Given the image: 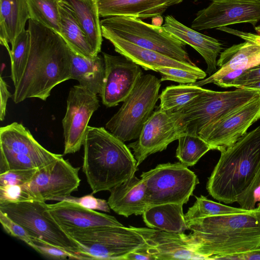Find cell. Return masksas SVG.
Segmentation results:
<instances>
[{
    "label": "cell",
    "instance_id": "cell-31",
    "mask_svg": "<svg viewBox=\"0 0 260 260\" xmlns=\"http://www.w3.org/2000/svg\"><path fill=\"white\" fill-rule=\"evenodd\" d=\"M176 157L186 166H193L208 151L210 145L198 135L186 132L179 138Z\"/></svg>",
    "mask_w": 260,
    "mask_h": 260
},
{
    "label": "cell",
    "instance_id": "cell-19",
    "mask_svg": "<svg viewBox=\"0 0 260 260\" xmlns=\"http://www.w3.org/2000/svg\"><path fill=\"white\" fill-rule=\"evenodd\" d=\"M102 31L103 37L111 42L115 51L145 70L155 71L158 68H173L198 73L204 72L194 64L177 60L158 52L139 47L108 31Z\"/></svg>",
    "mask_w": 260,
    "mask_h": 260
},
{
    "label": "cell",
    "instance_id": "cell-40",
    "mask_svg": "<svg viewBox=\"0 0 260 260\" xmlns=\"http://www.w3.org/2000/svg\"><path fill=\"white\" fill-rule=\"evenodd\" d=\"M56 201H65L77 204L84 208L101 211L110 212V207L108 201L94 197L92 194L85 195L81 197H74L71 195L58 198Z\"/></svg>",
    "mask_w": 260,
    "mask_h": 260
},
{
    "label": "cell",
    "instance_id": "cell-27",
    "mask_svg": "<svg viewBox=\"0 0 260 260\" xmlns=\"http://www.w3.org/2000/svg\"><path fill=\"white\" fill-rule=\"evenodd\" d=\"M70 53L71 79L77 80L83 87L100 94L105 77L104 57L98 55L92 59L86 58L76 54L71 49Z\"/></svg>",
    "mask_w": 260,
    "mask_h": 260
},
{
    "label": "cell",
    "instance_id": "cell-39",
    "mask_svg": "<svg viewBox=\"0 0 260 260\" xmlns=\"http://www.w3.org/2000/svg\"><path fill=\"white\" fill-rule=\"evenodd\" d=\"M38 169L11 170L0 174V186L24 185L32 179Z\"/></svg>",
    "mask_w": 260,
    "mask_h": 260
},
{
    "label": "cell",
    "instance_id": "cell-1",
    "mask_svg": "<svg viewBox=\"0 0 260 260\" xmlns=\"http://www.w3.org/2000/svg\"><path fill=\"white\" fill-rule=\"evenodd\" d=\"M27 29L30 52L12 96L15 104L31 98L46 101L55 86L71 79L70 49L61 36L31 19Z\"/></svg>",
    "mask_w": 260,
    "mask_h": 260
},
{
    "label": "cell",
    "instance_id": "cell-38",
    "mask_svg": "<svg viewBox=\"0 0 260 260\" xmlns=\"http://www.w3.org/2000/svg\"><path fill=\"white\" fill-rule=\"evenodd\" d=\"M35 200L24 184L0 186V202H20Z\"/></svg>",
    "mask_w": 260,
    "mask_h": 260
},
{
    "label": "cell",
    "instance_id": "cell-5",
    "mask_svg": "<svg viewBox=\"0 0 260 260\" xmlns=\"http://www.w3.org/2000/svg\"><path fill=\"white\" fill-rule=\"evenodd\" d=\"M155 229L104 226L64 232L86 259L125 260L129 253L149 246Z\"/></svg>",
    "mask_w": 260,
    "mask_h": 260
},
{
    "label": "cell",
    "instance_id": "cell-7",
    "mask_svg": "<svg viewBox=\"0 0 260 260\" xmlns=\"http://www.w3.org/2000/svg\"><path fill=\"white\" fill-rule=\"evenodd\" d=\"M101 24L102 30L139 47L158 52L180 61L194 64L185 49L186 44L162 26L124 16L106 17L101 20Z\"/></svg>",
    "mask_w": 260,
    "mask_h": 260
},
{
    "label": "cell",
    "instance_id": "cell-25",
    "mask_svg": "<svg viewBox=\"0 0 260 260\" xmlns=\"http://www.w3.org/2000/svg\"><path fill=\"white\" fill-rule=\"evenodd\" d=\"M30 19L27 0H0V42L8 53Z\"/></svg>",
    "mask_w": 260,
    "mask_h": 260
},
{
    "label": "cell",
    "instance_id": "cell-48",
    "mask_svg": "<svg viewBox=\"0 0 260 260\" xmlns=\"http://www.w3.org/2000/svg\"><path fill=\"white\" fill-rule=\"evenodd\" d=\"M241 88H245L260 91V81L244 85Z\"/></svg>",
    "mask_w": 260,
    "mask_h": 260
},
{
    "label": "cell",
    "instance_id": "cell-14",
    "mask_svg": "<svg viewBox=\"0 0 260 260\" xmlns=\"http://www.w3.org/2000/svg\"><path fill=\"white\" fill-rule=\"evenodd\" d=\"M79 170V167H73L61 157L38 169L32 179L24 185L36 200L56 201L78 189L80 183Z\"/></svg>",
    "mask_w": 260,
    "mask_h": 260
},
{
    "label": "cell",
    "instance_id": "cell-3",
    "mask_svg": "<svg viewBox=\"0 0 260 260\" xmlns=\"http://www.w3.org/2000/svg\"><path fill=\"white\" fill-rule=\"evenodd\" d=\"M83 146L82 170L92 194L110 191L138 170L129 147L104 127L88 126Z\"/></svg>",
    "mask_w": 260,
    "mask_h": 260
},
{
    "label": "cell",
    "instance_id": "cell-9",
    "mask_svg": "<svg viewBox=\"0 0 260 260\" xmlns=\"http://www.w3.org/2000/svg\"><path fill=\"white\" fill-rule=\"evenodd\" d=\"M0 174L11 170L40 168L62 157L43 147L22 124L0 128Z\"/></svg>",
    "mask_w": 260,
    "mask_h": 260
},
{
    "label": "cell",
    "instance_id": "cell-26",
    "mask_svg": "<svg viewBox=\"0 0 260 260\" xmlns=\"http://www.w3.org/2000/svg\"><path fill=\"white\" fill-rule=\"evenodd\" d=\"M59 35L73 52L83 57L92 59L96 56L76 17L67 0L58 3Z\"/></svg>",
    "mask_w": 260,
    "mask_h": 260
},
{
    "label": "cell",
    "instance_id": "cell-42",
    "mask_svg": "<svg viewBox=\"0 0 260 260\" xmlns=\"http://www.w3.org/2000/svg\"><path fill=\"white\" fill-rule=\"evenodd\" d=\"M259 81L260 63L245 70L233 82L232 87L241 88L244 85Z\"/></svg>",
    "mask_w": 260,
    "mask_h": 260
},
{
    "label": "cell",
    "instance_id": "cell-22",
    "mask_svg": "<svg viewBox=\"0 0 260 260\" xmlns=\"http://www.w3.org/2000/svg\"><path fill=\"white\" fill-rule=\"evenodd\" d=\"M100 17L131 16L140 19L161 16L183 0H95Z\"/></svg>",
    "mask_w": 260,
    "mask_h": 260
},
{
    "label": "cell",
    "instance_id": "cell-46",
    "mask_svg": "<svg viewBox=\"0 0 260 260\" xmlns=\"http://www.w3.org/2000/svg\"><path fill=\"white\" fill-rule=\"evenodd\" d=\"M221 259L229 260H260V249L250 252L225 256Z\"/></svg>",
    "mask_w": 260,
    "mask_h": 260
},
{
    "label": "cell",
    "instance_id": "cell-32",
    "mask_svg": "<svg viewBox=\"0 0 260 260\" xmlns=\"http://www.w3.org/2000/svg\"><path fill=\"white\" fill-rule=\"evenodd\" d=\"M30 37L28 29H24L11 44L9 53L11 60V77L14 86L19 82L28 59Z\"/></svg>",
    "mask_w": 260,
    "mask_h": 260
},
{
    "label": "cell",
    "instance_id": "cell-49",
    "mask_svg": "<svg viewBox=\"0 0 260 260\" xmlns=\"http://www.w3.org/2000/svg\"><path fill=\"white\" fill-rule=\"evenodd\" d=\"M254 28L258 35H260V25L255 27Z\"/></svg>",
    "mask_w": 260,
    "mask_h": 260
},
{
    "label": "cell",
    "instance_id": "cell-4",
    "mask_svg": "<svg viewBox=\"0 0 260 260\" xmlns=\"http://www.w3.org/2000/svg\"><path fill=\"white\" fill-rule=\"evenodd\" d=\"M220 152L206 189L217 201L232 204L236 202L260 167V126Z\"/></svg>",
    "mask_w": 260,
    "mask_h": 260
},
{
    "label": "cell",
    "instance_id": "cell-45",
    "mask_svg": "<svg viewBox=\"0 0 260 260\" xmlns=\"http://www.w3.org/2000/svg\"><path fill=\"white\" fill-rule=\"evenodd\" d=\"M244 70V69H238L229 72L213 83L224 88L232 87L233 82Z\"/></svg>",
    "mask_w": 260,
    "mask_h": 260
},
{
    "label": "cell",
    "instance_id": "cell-35",
    "mask_svg": "<svg viewBox=\"0 0 260 260\" xmlns=\"http://www.w3.org/2000/svg\"><path fill=\"white\" fill-rule=\"evenodd\" d=\"M28 245L43 256L54 259H84L83 257L61 247L50 244L41 239L31 237Z\"/></svg>",
    "mask_w": 260,
    "mask_h": 260
},
{
    "label": "cell",
    "instance_id": "cell-12",
    "mask_svg": "<svg viewBox=\"0 0 260 260\" xmlns=\"http://www.w3.org/2000/svg\"><path fill=\"white\" fill-rule=\"evenodd\" d=\"M186 131V124L180 112H167L158 108L147 121L137 140L127 146L133 149L139 166L150 155L165 150Z\"/></svg>",
    "mask_w": 260,
    "mask_h": 260
},
{
    "label": "cell",
    "instance_id": "cell-21",
    "mask_svg": "<svg viewBox=\"0 0 260 260\" xmlns=\"http://www.w3.org/2000/svg\"><path fill=\"white\" fill-rule=\"evenodd\" d=\"M156 259H203L189 234L155 229L147 248Z\"/></svg>",
    "mask_w": 260,
    "mask_h": 260
},
{
    "label": "cell",
    "instance_id": "cell-11",
    "mask_svg": "<svg viewBox=\"0 0 260 260\" xmlns=\"http://www.w3.org/2000/svg\"><path fill=\"white\" fill-rule=\"evenodd\" d=\"M47 208L45 202L36 200L0 202V211L21 225L30 237L78 254L85 259L78 244L49 215Z\"/></svg>",
    "mask_w": 260,
    "mask_h": 260
},
{
    "label": "cell",
    "instance_id": "cell-18",
    "mask_svg": "<svg viewBox=\"0 0 260 260\" xmlns=\"http://www.w3.org/2000/svg\"><path fill=\"white\" fill-rule=\"evenodd\" d=\"M47 212L64 232L123 225L113 216L65 201L47 204Z\"/></svg>",
    "mask_w": 260,
    "mask_h": 260
},
{
    "label": "cell",
    "instance_id": "cell-13",
    "mask_svg": "<svg viewBox=\"0 0 260 260\" xmlns=\"http://www.w3.org/2000/svg\"><path fill=\"white\" fill-rule=\"evenodd\" d=\"M67 103L66 113L62 120L63 154L74 153L80 149L89 120L100 107L97 94L79 84L71 88Z\"/></svg>",
    "mask_w": 260,
    "mask_h": 260
},
{
    "label": "cell",
    "instance_id": "cell-6",
    "mask_svg": "<svg viewBox=\"0 0 260 260\" xmlns=\"http://www.w3.org/2000/svg\"><path fill=\"white\" fill-rule=\"evenodd\" d=\"M161 82L152 74L143 75L105 128L124 142L137 139L159 99Z\"/></svg>",
    "mask_w": 260,
    "mask_h": 260
},
{
    "label": "cell",
    "instance_id": "cell-17",
    "mask_svg": "<svg viewBox=\"0 0 260 260\" xmlns=\"http://www.w3.org/2000/svg\"><path fill=\"white\" fill-rule=\"evenodd\" d=\"M105 77L100 95L107 107L123 102L143 75L140 66L124 56L103 52Z\"/></svg>",
    "mask_w": 260,
    "mask_h": 260
},
{
    "label": "cell",
    "instance_id": "cell-37",
    "mask_svg": "<svg viewBox=\"0 0 260 260\" xmlns=\"http://www.w3.org/2000/svg\"><path fill=\"white\" fill-rule=\"evenodd\" d=\"M236 202L246 210L255 209L256 203H260V167L247 187L238 196Z\"/></svg>",
    "mask_w": 260,
    "mask_h": 260
},
{
    "label": "cell",
    "instance_id": "cell-2",
    "mask_svg": "<svg viewBox=\"0 0 260 260\" xmlns=\"http://www.w3.org/2000/svg\"><path fill=\"white\" fill-rule=\"evenodd\" d=\"M189 234L203 259L260 249V203L253 210L187 222Z\"/></svg>",
    "mask_w": 260,
    "mask_h": 260
},
{
    "label": "cell",
    "instance_id": "cell-36",
    "mask_svg": "<svg viewBox=\"0 0 260 260\" xmlns=\"http://www.w3.org/2000/svg\"><path fill=\"white\" fill-rule=\"evenodd\" d=\"M155 72L161 75V81H173L180 84L193 83L198 80L204 79L207 76L205 72L198 73L173 68H158Z\"/></svg>",
    "mask_w": 260,
    "mask_h": 260
},
{
    "label": "cell",
    "instance_id": "cell-30",
    "mask_svg": "<svg viewBox=\"0 0 260 260\" xmlns=\"http://www.w3.org/2000/svg\"><path fill=\"white\" fill-rule=\"evenodd\" d=\"M204 88L190 84L171 85L159 95V109L167 112H176L199 96Z\"/></svg>",
    "mask_w": 260,
    "mask_h": 260
},
{
    "label": "cell",
    "instance_id": "cell-34",
    "mask_svg": "<svg viewBox=\"0 0 260 260\" xmlns=\"http://www.w3.org/2000/svg\"><path fill=\"white\" fill-rule=\"evenodd\" d=\"M195 198L196 202L184 214L186 222L206 217L242 213L247 211L240 207L228 206L214 202L202 195L195 196Z\"/></svg>",
    "mask_w": 260,
    "mask_h": 260
},
{
    "label": "cell",
    "instance_id": "cell-23",
    "mask_svg": "<svg viewBox=\"0 0 260 260\" xmlns=\"http://www.w3.org/2000/svg\"><path fill=\"white\" fill-rule=\"evenodd\" d=\"M108 204L117 214L126 217L142 215L149 207L146 185L134 175L110 190Z\"/></svg>",
    "mask_w": 260,
    "mask_h": 260
},
{
    "label": "cell",
    "instance_id": "cell-15",
    "mask_svg": "<svg viewBox=\"0 0 260 260\" xmlns=\"http://www.w3.org/2000/svg\"><path fill=\"white\" fill-rule=\"evenodd\" d=\"M259 20L260 0H212L197 13L191 27L198 31L240 23L254 26Z\"/></svg>",
    "mask_w": 260,
    "mask_h": 260
},
{
    "label": "cell",
    "instance_id": "cell-20",
    "mask_svg": "<svg viewBox=\"0 0 260 260\" xmlns=\"http://www.w3.org/2000/svg\"><path fill=\"white\" fill-rule=\"evenodd\" d=\"M162 26L169 32L200 54L207 64L206 72L209 75L216 71L217 58L223 49L222 43L218 40L187 27L171 15L165 17Z\"/></svg>",
    "mask_w": 260,
    "mask_h": 260
},
{
    "label": "cell",
    "instance_id": "cell-41",
    "mask_svg": "<svg viewBox=\"0 0 260 260\" xmlns=\"http://www.w3.org/2000/svg\"><path fill=\"white\" fill-rule=\"evenodd\" d=\"M0 221L4 229L8 234L28 245L31 241V237L26 231L1 211Z\"/></svg>",
    "mask_w": 260,
    "mask_h": 260
},
{
    "label": "cell",
    "instance_id": "cell-24",
    "mask_svg": "<svg viewBox=\"0 0 260 260\" xmlns=\"http://www.w3.org/2000/svg\"><path fill=\"white\" fill-rule=\"evenodd\" d=\"M260 63V45L246 41L234 45L222 51L217 61L219 69L206 79L190 84L201 87L213 83L229 72L244 69Z\"/></svg>",
    "mask_w": 260,
    "mask_h": 260
},
{
    "label": "cell",
    "instance_id": "cell-47",
    "mask_svg": "<svg viewBox=\"0 0 260 260\" xmlns=\"http://www.w3.org/2000/svg\"><path fill=\"white\" fill-rule=\"evenodd\" d=\"M147 248L139 249L129 253L125 260H155L154 257L147 252Z\"/></svg>",
    "mask_w": 260,
    "mask_h": 260
},
{
    "label": "cell",
    "instance_id": "cell-44",
    "mask_svg": "<svg viewBox=\"0 0 260 260\" xmlns=\"http://www.w3.org/2000/svg\"><path fill=\"white\" fill-rule=\"evenodd\" d=\"M217 29L238 36L245 41H250L260 45V35L243 32L226 26L220 27Z\"/></svg>",
    "mask_w": 260,
    "mask_h": 260
},
{
    "label": "cell",
    "instance_id": "cell-10",
    "mask_svg": "<svg viewBox=\"0 0 260 260\" xmlns=\"http://www.w3.org/2000/svg\"><path fill=\"white\" fill-rule=\"evenodd\" d=\"M149 207L167 203L186 204L199 183L197 176L181 162L159 164L143 172Z\"/></svg>",
    "mask_w": 260,
    "mask_h": 260
},
{
    "label": "cell",
    "instance_id": "cell-33",
    "mask_svg": "<svg viewBox=\"0 0 260 260\" xmlns=\"http://www.w3.org/2000/svg\"><path fill=\"white\" fill-rule=\"evenodd\" d=\"M60 0H27L30 19L60 32L58 3Z\"/></svg>",
    "mask_w": 260,
    "mask_h": 260
},
{
    "label": "cell",
    "instance_id": "cell-43",
    "mask_svg": "<svg viewBox=\"0 0 260 260\" xmlns=\"http://www.w3.org/2000/svg\"><path fill=\"white\" fill-rule=\"evenodd\" d=\"M0 120L3 121L6 116L8 100L9 98L12 97V95L9 91L8 85L2 76L0 77Z\"/></svg>",
    "mask_w": 260,
    "mask_h": 260
},
{
    "label": "cell",
    "instance_id": "cell-16",
    "mask_svg": "<svg viewBox=\"0 0 260 260\" xmlns=\"http://www.w3.org/2000/svg\"><path fill=\"white\" fill-rule=\"evenodd\" d=\"M260 118V96L249 102L226 118L211 124L199 136L220 152L234 144Z\"/></svg>",
    "mask_w": 260,
    "mask_h": 260
},
{
    "label": "cell",
    "instance_id": "cell-29",
    "mask_svg": "<svg viewBox=\"0 0 260 260\" xmlns=\"http://www.w3.org/2000/svg\"><path fill=\"white\" fill-rule=\"evenodd\" d=\"M95 55L101 51L103 35L95 0H67Z\"/></svg>",
    "mask_w": 260,
    "mask_h": 260
},
{
    "label": "cell",
    "instance_id": "cell-8",
    "mask_svg": "<svg viewBox=\"0 0 260 260\" xmlns=\"http://www.w3.org/2000/svg\"><path fill=\"white\" fill-rule=\"evenodd\" d=\"M260 96V91L237 88L216 91L204 89L202 92L178 112L186 124V132L198 135L204 128L231 115Z\"/></svg>",
    "mask_w": 260,
    "mask_h": 260
},
{
    "label": "cell",
    "instance_id": "cell-28",
    "mask_svg": "<svg viewBox=\"0 0 260 260\" xmlns=\"http://www.w3.org/2000/svg\"><path fill=\"white\" fill-rule=\"evenodd\" d=\"M149 228L181 233L188 229L183 212V205L167 203L149 207L142 214Z\"/></svg>",
    "mask_w": 260,
    "mask_h": 260
}]
</instances>
